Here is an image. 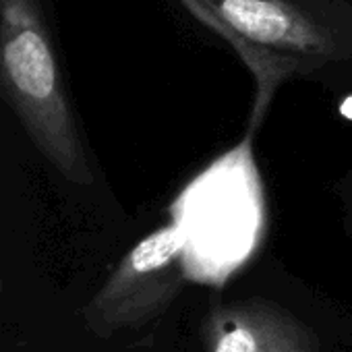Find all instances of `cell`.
Segmentation results:
<instances>
[{
	"label": "cell",
	"instance_id": "1",
	"mask_svg": "<svg viewBox=\"0 0 352 352\" xmlns=\"http://www.w3.org/2000/svg\"><path fill=\"white\" fill-rule=\"evenodd\" d=\"M0 91L40 153L73 185H91L40 0H0Z\"/></svg>",
	"mask_w": 352,
	"mask_h": 352
},
{
	"label": "cell",
	"instance_id": "2",
	"mask_svg": "<svg viewBox=\"0 0 352 352\" xmlns=\"http://www.w3.org/2000/svg\"><path fill=\"white\" fill-rule=\"evenodd\" d=\"M201 23L234 46L257 79L253 124L261 122L280 81L336 52L333 34L290 0H181Z\"/></svg>",
	"mask_w": 352,
	"mask_h": 352
},
{
	"label": "cell",
	"instance_id": "3",
	"mask_svg": "<svg viewBox=\"0 0 352 352\" xmlns=\"http://www.w3.org/2000/svg\"><path fill=\"white\" fill-rule=\"evenodd\" d=\"M185 249L179 224L160 226L143 236L85 305L87 327L98 336H112L160 317L185 284Z\"/></svg>",
	"mask_w": 352,
	"mask_h": 352
},
{
	"label": "cell",
	"instance_id": "4",
	"mask_svg": "<svg viewBox=\"0 0 352 352\" xmlns=\"http://www.w3.org/2000/svg\"><path fill=\"white\" fill-rule=\"evenodd\" d=\"M206 352H319L315 333L265 298L214 307L204 321Z\"/></svg>",
	"mask_w": 352,
	"mask_h": 352
},
{
	"label": "cell",
	"instance_id": "5",
	"mask_svg": "<svg viewBox=\"0 0 352 352\" xmlns=\"http://www.w3.org/2000/svg\"><path fill=\"white\" fill-rule=\"evenodd\" d=\"M0 292H3V280H0Z\"/></svg>",
	"mask_w": 352,
	"mask_h": 352
}]
</instances>
